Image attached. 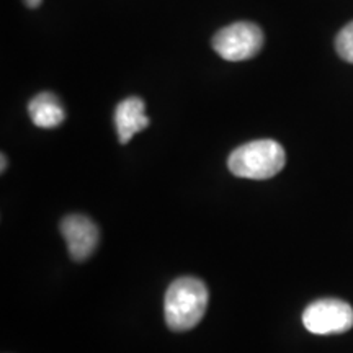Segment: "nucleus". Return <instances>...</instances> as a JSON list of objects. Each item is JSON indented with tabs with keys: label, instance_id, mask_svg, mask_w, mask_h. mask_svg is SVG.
<instances>
[{
	"label": "nucleus",
	"instance_id": "obj_9",
	"mask_svg": "<svg viewBox=\"0 0 353 353\" xmlns=\"http://www.w3.org/2000/svg\"><path fill=\"white\" fill-rule=\"evenodd\" d=\"M41 2H43V0H25L26 7H30V8L39 7V6H41Z\"/></svg>",
	"mask_w": 353,
	"mask_h": 353
},
{
	"label": "nucleus",
	"instance_id": "obj_2",
	"mask_svg": "<svg viewBox=\"0 0 353 353\" xmlns=\"http://www.w3.org/2000/svg\"><path fill=\"white\" fill-rule=\"evenodd\" d=\"M283 145L273 139H259L242 144L228 159V167L236 176L250 180H267L285 167Z\"/></svg>",
	"mask_w": 353,
	"mask_h": 353
},
{
	"label": "nucleus",
	"instance_id": "obj_8",
	"mask_svg": "<svg viewBox=\"0 0 353 353\" xmlns=\"http://www.w3.org/2000/svg\"><path fill=\"white\" fill-rule=\"evenodd\" d=\"M335 50L343 61L353 64V21L347 23L335 38Z\"/></svg>",
	"mask_w": 353,
	"mask_h": 353
},
{
	"label": "nucleus",
	"instance_id": "obj_5",
	"mask_svg": "<svg viewBox=\"0 0 353 353\" xmlns=\"http://www.w3.org/2000/svg\"><path fill=\"white\" fill-rule=\"evenodd\" d=\"M61 232H63L70 259L76 262H82L95 252L99 245V228L90 218L82 214L65 216L61 223Z\"/></svg>",
	"mask_w": 353,
	"mask_h": 353
},
{
	"label": "nucleus",
	"instance_id": "obj_7",
	"mask_svg": "<svg viewBox=\"0 0 353 353\" xmlns=\"http://www.w3.org/2000/svg\"><path fill=\"white\" fill-rule=\"evenodd\" d=\"M28 113L32 121L43 130H52L64 121L65 112L59 99L51 92H41L33 97L28 105Z\"/></svg>",
	"mask_w": 353,
	"mask_h": 353
},
{
	"label": "nucleus",
	"instance_id": "obj_1",
	"mask_svg": "<svg viewBox=\"0 0 353 353\" xmlns=\"http://www.w3.org/2000/svg\"><path fill=\"white\" fill-rule=\"evenodd\" d=\"M208 288L193 276L176 278L165 293V321L175 332L193 329L205 316L208 306Z\"/></svg>",
	"mask_w": 353,
	"mask_h": 353
},
{
	"label": "nucleus",
	"instance_id": "obj_3",
	"mask_svg": "<svg viewBox=\"0 0 353 353\" xmlns=\"http://www.w3.org/2000/svg\"><path fill=\"white\" fill-rule=\"evenodd\" d=\"M263 43V32L259 25L250 21H237L224 26L213 38L214 51L231 63L252 59L262 50Z\"/></svg>",
	"mask_w": 353,
	"mask_h": 353
},
{
	"label": "nucleus",
	"instance_id": "obj_6",
	"mask_svg": "<svg viewBox=\"0 0 353 353\" xmlns=\"http://www.w3.org/2000/svg\"><path fill=\"white\" fill-rule=\"evenodd\" d=\"M114 125H117L120 143H130L132 136L149 126L144 101L139 97H130V99L123 100L114 112Z\"/></svg>",
	"mask_w": 353,
	"mask_h": 353
},
{
	"label": "nucleus",
	"instance_id": "obj_4",
	"mask_svg": "<svg viewBox=\"0 0 353 353\" xmlns=\"http://www.w3.org/2000/svg\"><path fill=\"white\" fill-rule=\"evenodd\" d=\"M303 324L311 334H343L353 327V309L342 299H317L304 309Z\"/></svg>",
	"mask_w": 353,
	"mask_h": 353
},
{
	"label": "nucleus",
	"instance_id": "obj_10",
	"mask_svg": "<svg viewBox=\"0 0 353 353\" xmlns=\"http://www.w3.org/2000/svg\"><path fill=\"white\" fill-rule=\"evenodd\" d=\"M6 165H7V157L2 154V172L6 170Z\"/></svg>",
	"mask_w": 353,
	"mask_h": 353
}]
</instances>
